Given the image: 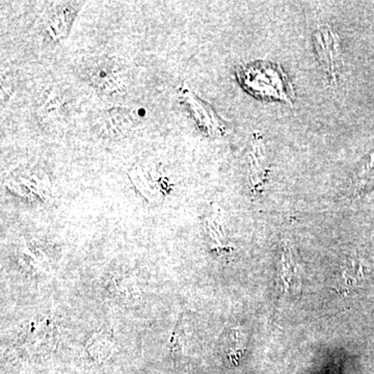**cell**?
Wrapping results in <instances>:
<instances>
[{
    "label": "cell",
    "mask_w": 374,
    "mask_h": 374,
    "mask_svg": "<svg viewBox=\"0 0 374 374\" xmlns=\"http://www.w3.org/2000/svg\"><path fill=\"white\" fill-rule=\"evenodd\" d=\"M265 148L262 142H256L254 145V153L252 154V162H251V168H252V180L253 187L258 188L259 185H262L265 180V174L267 172L265 166Z\"/></svg>",
    "instance_id": "obj_4"
},
{
    "label": "cell",
    "mask_w": 374,
    "mask_h": 374,
    "mask_svg": "<svg viewBox=\"0 0 374 374\" xmlns=\"http://www.w3.org/2000/svg\"><path fill=\"white\" fill-rule=\"evenodd\" d=\"M315 45L324 73L330 79V84L336 82L340 70L339 36L330 27H319L315 32Z\"/></svg>",
    "instance_id": "obj_2"
},
{
    "label": "cell",
    "mask_w": 374,
    "mask_h": 374,
    "mask_svg": "<svg viewBox=\"0 0 374 374\" xmlns=\"http://www.w3.org/2000/svg\"><path fill=\"white\" fill-rule=\"evenodd\" d=\"M239 77L246 90L262 98L280 99L290 102L293 86L286 75L276 65L267 62L248 65L239 71Z\"/></svg>",
    "instance_id": "obj_1"
},
{
    "label": "cell",
    "mask_w": 374,
    "mask_h": 374,
    "mask_svg": "<svg viewBox=\"0 0 374 374\" xmlns=\"http://www.w3.org/2000/svg\"><path fill=\"white\" fill-rule=\"evenodd\" d=\"M374 185V154L356 176V194L364 192Z\"/></svg>",
    "instance_id": "obj_5"
},
{
    "label": "cell",
    "mask_w": 374,
    "mask_h": 374,
    "mask_svg": "<svg viewBox=\"0 0 374 374\" xmlns=\"http://www.w3.org/2000/svg\"><path fill=\"white\" fill-rule=\"evenodd\" d=\"M189 99L192 110L200 126L204 127L205 131L211 133H220L224 131L211 109L207 108L206 105H203V103L198 99L192 98V97H189Z\"/></svg>",
    "instance_id": "obj_3"
},
{
    "label": "cell",
    "mask_w": 374,
    "mask_h": 374,
    "mask_svg": "<svg viewBox=\"0 0 374 374\" xmlns=\"http://www.w3.org/2000/svg\"><path fill=\"white\" fill-rule=\"evenodd\" d=\"M293 258L290 253H285L282 257L281 263L280 278L282 282L283 291H289L291 285L295 282L296 267H294Z\"/></svg>",
    "instance_id": "obj_6"
}]
</instances>
